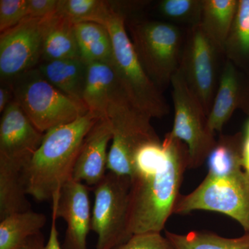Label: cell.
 I'll return each mask as SVG.
<instances>
[{
	"label": "cell",
	"mask_w": 249,
	"mask_h": 249,
	"mask_svg": "<svg viewBox=\"0 0 249 249\" xmlns=\"http://www.w3.org/2000/svg\"><path fill=\"white\" fill-rule=\"evenodd\" d=\"M163 142L166 147L163 160L131 180L127 224L130 237L161 232L178 202L183 173L188 168V147L168 134Z\"/></svg>",
	"instance_id": "1"
},
{
	"label": "cell",
	"mask_w": 249,
	"mask_h": 249,
	"mask_svg": "<svg viewBox=\"0 0 249 249\" xmlns=\"http://www.w3.org/2000/svg\"><path fill=\"white\" fill-rule=\"evenodd\" d=\"M100 119L91 111L49 129L24 168L27 193L39 201L52 200L72 178L73 167L87 134Z\"/></svg>",
	"instance_id": "2"
},
{
	"label": "cell",
	"mask_w": 249,
	"mask_h": 249,
	"mask_svg": "<svg viewBox=\"0 0 249 249\" xmlns=\"http://www.w3.org/2000/svg\"><path fill=\"white\" fill-rule=\"evenodd\" d=\"M100 24L109 31L113 46L111 65L130 102L150 118L168 115L169 106L147 74L125 29V18L109 2L107 16Z\"/></svg>",
	"instance_id": "3"
},
{
	"label": "cell",
	"mask_w": 249,
	"mask_h": 249,
	"mask_svg": "<svg viewBox=\"0 0 249 249\" xmlns=\"http://www.w3.org/2000/svg\"><path fill=\"white\" fill-rule=\"evenodd\" d=\"M128 28L142 67L163 91L171 85L178 71L186 33L178 26L163 21H134Z\"/></svg>",
	"instance_id": "4"
},
{
	"label": "cell",
	"mask_w": 249,
	"mask_h": 249,
	"mask_svg": "<svg viewBox=\"0 0 249 249\" xmlns=\"http://www.w3.org/2000/svg\"><path fill=\"white\" fill-rule=\"evenodd\" d=\"M11 83L15 101L42 133L70 124L89 111L83 103L69 97L51 84L37 67Z\"/></svg>",
	"instance_id": "5"
},
{
	"label": "cell",
	"mask_w": 249,
	"mask_h": 249,
	"mask_svg": "<svg viewBox=\"0 0 249 249\" xmlns=\"http://www.w3.org/2000/svg\"><path fill=\"white\" fill-rule=\"evenodd\" d=\"M106 118L110 121L113 134L107 170L132 179L137 149L144 142L160 140L150 124L151 118L134 107L123 89L111 98Z\"/></svg>",
	"instance_id": "6"
},
{
	"label": "cell",
	"mask_w": 249,
	"mask_h": 249,
	"mask_svg": "<svg viewBox=\"0 0 249 249\" xmlns=\"http://www.w3.org/2000/svg\"><path fill=\"white\" fill-rule=\"evenodd\" d=\"M195 211L220 213L232 218L249 233V175L244 169L224 177L206 175L186 196L178 197L173 213Z\"/></svg>",
	"instance_id": "7"
},
{
	"label": "cell",
	"mask_w": 249,
	"mask_h": 249,
	"mask_svg": "<svg viewBox=\"0 0 249 249\" xmlns=\"http://www.w3.org/2000/svg\"><path fill=\"white\" fill-rule=\"evenodd\" d=\"M131 179L108 173L94 186L91 231L97 235L96 249H114L130 238L127 231Z\"/></svg>",
	"instance_id": "8"
},
{
	"label": "cell",
	"mask_w": 249,
	"mask_h": 249,
	"mask_svg": "<svg viewBox=\"0 0 249 249\" xmlns=\"http://www.w3.org/2000/svg\"><path fill=\"white\" fill-rule=\"evenodd\" d=\"M175 117L173 129L168 134L186 144L188 150V168L201 166L207 160L217 141L208 124V115L197 98L192 93L181 73L171 80Z\"/></svg>",
	"instance_id": "9"
},
{
	"label": "cell",
	"mask_w": 249,
	"mask_h": 249,
	"mask_svg": "<svg viewBox=\"0 0 249 249\" xmlns=\"http://www.w3.org/2000/svg\"><path fill=\"white\" fill-rule=\"evenodd\" d=\"M224 55L200 24L188 28L178 71L209 116L217 93L219 58Z\"/></svg>",
	"instance_id": "10"
},
{
	"label": "cell",
	"mask_w": 249,
	"mask_h": 249,
	"mask_svg": "<svg viewBox=\"0 0 249 249\" xmlns=\"http://www.w3.org/2000/svg\"><path fill=\"white\" fill-rule=\"evenodd\" d=\"M49 18L25 19L14 27L1 33V82L11 83L22 73L40 65L46 24Z\"/></svg>",
	"instance_id": "11"
},
{
	"label": "cell",
	"mask_w": 249,
	"mask_h": 249,
	"mask_svg": "<svg viewBox=\"0 0 249 249\" xmlns=\"http://www.w3.org/2000/svg\"><path fill=\"white\" fill-rule=\"evenodd\" d=\"M1 114L0 160L24 169L40 146L45 133L36 128L15 100Z\"/></svg>",
	"instance_id": "12"
},
{
	"label": "cell",
	"mask_w": 249,
	"mask_h": 249,
	"mask_svg": "<svg viewBox=\"0 0 249 249\" xmlns=\"http://www.w3.org/2000/svg\"><path fill=\"white\" fill-rule=\"evenodd\" d=\"M89 192L88 186L71 178L52 199V212L67 224L65 249H88L92 211Z\"/></svg>",
	"instance_id": "13"
},
{
	"label": "cell",
	"mask_w": 249,
	"mask_h": 249,
	"mask_svg": "<svg viewBox=\"0 0 249 249\" xmlns=\"http://www.w3.org/2000/svg\"><path fill=\"white\" fill-rule=\"evenodd\" d=\"M112 127L107 118H100L82 143L73 167L72 178L87 186H96L106 175L108 144L112 139Z\"/></svg>",
	"instance_id": "14"
},
{
	"label": "cell",
	"mask_w": 249,
	"mask_h": 249,
	"mask_svg": "<svg viewBox=\"0 0 249 249\" xmlns=\"http://www.w3.org/2000/svg\"><path fill=\"white\" fill-rule=\"evenodd\" d=\"M243 96L240 73L235 65L226 59L213 104L208 116L211 132H222L234 111L243 104Z\"/></svg>",
	"instance_id": "15"
},
{
	"label": "cell",
	"mask_w": 249,
	"mask_h": 249,
	"mask_svg": "<svg viewBox=\"0 0 249 249\" xmlns=\"http://www.w3.org/2000/svg\"><path fill=\"white\" fill-rule=\"evenodd\" d=\"M121 88L111 63H88L83 103L88 111L106 118L109 101Z\"/></svg>",
	"instance_id": "16"
},
{
	"label": "cell",
	"mask_w": 249,
	"mask_h": 249,
	"mask_svg": "<svg viewBox=\"0 0 249 249\" xmlns=\"http://www.w3.org/2000/svg\"><path fill=\"white\" fill-rule=\"evenodd\" d=\"M37 69L42 76L61 92L83 103V90L88 70V64L83 59L76 58L41 62Z\"/></svg>",
	"instance_id": "17"
},
{
	"label": "cell",
	"mask_w": 249,
	"mask_h": 249,
	"mask_svg": "<svg viewBox=\"0 0 249 249\" xmlns=\"http://www.w3.org/2000/svg\"><path fill=\"white\" fill-rule=\"evenodd\" d=\"M80 58L75 24L56 14L46 24L41 62Z\"/></svg>",
	"instance_id": "18"
},
{
	"label": "cell",
	"mask_w": 249,
	"mask_h": 249,
	"mask_svg": "<svg viewBox=\"0 0 249 249\" xmlns=\"http://www.w3.org/2000/svg\"><path fill=\"white\" fill-rule=\"evenodd\" d=\"M24 168L0 160V220L30 211Z\"/></svg>",
	"instance_id": "19"
},
{
	"label": "cell",
	"mask_w": 249,
	"mask_h": 249,
	"mask_svg": "<svg viewBox=\"0 0 249 249\" xmlns=\"http://www.w3.org/2000/svg\"><path fill=\"white\" fill-rule=\"evenodd\" d=\"M238 3L237 0H204L203 1L200 26L223 54L224 45L237 13Z\"/></svg>",
	"instance_id": "20"
},
{
	"label": "cell",
	"mask_w": 249,
	"mask_h": 249,
	"mask_svg": "<svg viewBox=\"0 0 249 249\" xmlns=\"http://www.w3.org/2000/svg\"><path fill=\"white\" fill-rule=\"evenodd\" d=\"M75 33L80 58L87 64L111 63L113 46L107 28L96 22L76 23Z\"/></svg>",
	"instance_id": "21"
},
{
	"label": "cell",
	"mask_w": 249,
	"mask_h": 249,
	"mask_svg": "<svg viewBox=\"0 0 249 249\" xmlns=\"http://www.w3.org/2000/svg\"><path fill=\"white\" fill-rule=\"evenodd\" d=\"M0 221V249H19L28 239L40 232L47 217L30 210Z\"/></svg>",
	"instance_id": "22"
},
{
	"label": "cell",
	"mask_w": 249,
	"mask_h": 249,
	"mask_svg": "<svg viewBox=\"0 0 249 249\" xmlns=\"http://www.w3.org/2000/svg\"><path fill=\"white\" fill-rule=\"evenodd\" d=\"M174 249H249V233L236 238H227L211 232L191 231L178 234L165 231Z\"/></svg>",
	"instance_id": "23"
},
{
	"label": "cell",
	"mask_w": 249,
	"mask_h": 249,
	"mask_svg": "<svg viewBox=\"0 0 249 249\" xmlns=\"http://www.w3.org/2000/svg\"><path fill=\"white\" fill-rule=\"evenodd\" d=\"M239 136H221L208 157V175L224 177L243 169Z\"/></svg>",
	"instance_id": "24"
},
{
	"label": "cell",
	"mask_w": 249,
	"mask_h": 249,
	"mask_svg": "<svg viewBox=\"0 0 249 249\" xmlns=\"http://www.w3.org/2000/svg\"><path fill=\"white\" fill-rule=\"evenodd\" d=\"M224 55L235 66L249 60V0H239Z\"/></svg>",
	"instance_id": "25"
},
{
	"label": "cell",
	"mask_w": 249,
	"mask_h": 249,
	"mask_svg": "<svg viewBox=\"0 0 249 249\" xmlns=\"http://www.w3.org/2000/svg\"><path fill=\"white\" fill-rule=\"evenodd\" d=\"M109 1L102 0H58L56 14L74 23L100 24L107 16Z\"/></svg>",
	"instance_id": "26"
},
{
	"label": "cell",
	"mask_w": 249,
	"mask_h": 249,
	"mask_svg": "<svg viewBox=\"0 0 249 249\" xmlns=\"http://www.w3.org/2000/svg\"><path fill=\"white\" fill-rule=\"evenodd\" d=\"M204 0H161L156 5V10L165 22L185 24L188 27L199 25L201 22Z\"/></svg>",
	"instance_id": "27"
},
{
	"label": "cell",
	"mask_w": 249,
	"mask_h": 249,
	"mask_svg": "<svg viewBox=\"0 0 249 249\" xmlns=\"http://www.w3.org/2000/svg\"><path fill=\"white\" fill-rule=\"evenodd\" d=\"M28 0L0 1V31L1 32L18 25L27 18Z\"/></svg>",
	"instance_id": "28"
},
{
	"label": "cell",
	"mask_w": 249,
	"mask_h": 249,
	"mask_svg": "<svg viewBox=\"0 0 249 249\" xmlns=\"http://www.w3.org/2000/svg\"><path fill=\"white\" fill-rule=\"evenodd\" d=\"M117 249H174L173 246L160 232H147L132 235Z\"/></svg>",
	"instance_id": "29"
},
{
	"label": "cell",
	"mask_w": 249,
	"mask_h": 249,
	"mask_svg": "<svg viewBox=\"0 0 249 249\" xmlns=\"http://www.w3.org/2000/svg\"><path fill=\"white\" fill-rule=\"evenodd\" d=\"M57 219L58 218L52 212V225L47 243H45L43 235L40 232L28 239L19 249H63L59 242L58 231L56 227Z\"/></svg>",
	"instance_id": "30"
},
{
	"label": "cell",
	"mask_w": 249,
	"mask_h": 249,
	"mask_svg": "<svg viewBox=\"0 0 249 249\" xmlns=\"http://www.w3.org/2000/svg\"><path fill=\"white\" fill-rule=\"evenodd\" d=\"M58 0H28L26 19H43L56 14Z\"/></svg>",
	"instance_id": "31"
},
{
	"label": "cell",
	"mask_w": 249,
	"mask_h": 249,
	"mask_svg": "<svg viewBox=\"0 0 249 249\" xmlns=\"http://www.w3.org/2000/svg\"><path fill=\"white\" fill-rule=\"evenodd\" d=\"M14 100L12 84L9 82H1L0 86V113L2 114L8 106Z\"/></svg>",
	"instance_id": "32"
},
{
	"label": "cell",
	"mask_w": 249,
	"mask_h": 249,
	"mask_svg": "<svg viewBox=\"0 0 249 249\" xmlns=\"http://www.w3.org/2000/svg\"><path fill=\"white\" fill-rule=\"evenodd\" d=\"M242 163L244 170L249 175V121L246 127L245 138L242 142Z\"/></svg>",
	"instance_id": "33"
}]
</instances>
